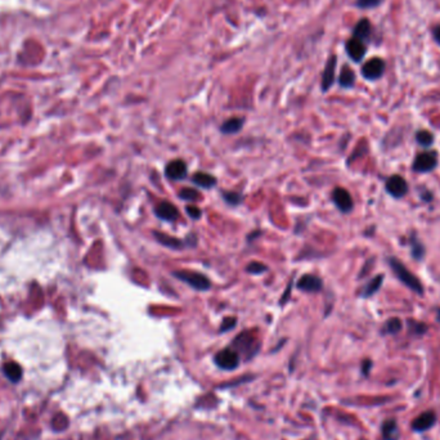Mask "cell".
<instances>
[{
  "instance_id": "obj_6",
  "label": "cell",
  "mask_w": 440,
  "mask_h": 440,
  "mask_svg": "<svg viewBox=\"0 0 440 440\" xmlns=\"http://www.w3.org/2000/svg\"><path fill=\"white\" fill-rule=\"evenodd\" d=\"M386 191L393 197L402 198L408 193V184L403 176L393 175L386 180Z\"/></svg>"
},
{
  "instance_id": "obj_17",
  "label": "cell",
  "mask_w": 440,
  "mask_h": 440,
  "mask_svg": "<svg viewBox=\"0 0 440 440\" xmlns=\"http://www.w3.org/2000/svg\"><path fill=\"white\" fill-rule=\"evenodd\" d=\"M383 281H384L383 274L376 275L373 279H371V281H369L368 284H367L366 286L363 287V290H362V292H361V296L362 297H371L372 295H374L377 291H379L380 287H381V285H383Z\"/></svg>"
},
{
  "instance_id": "obj_10",
  "label": "cell",
  "mask_w": 440,
  "mask_h": 440,
  "mask_svg": "<svg viewBox=\"0 0 440 440\" xmlns=\"http://www.w3.org/2000/svg\"><path fill=\"white\" fill-rule=\"evenodd\" d=\"M297 289L305 292H319L323 289V282L317 275L305 274L297 282Z\"/></svg>"
},
{
  "instance_id": "obj_30",
  "label": "cell",
  "mask_w": 440,
  "mask_h": 440,
  "mask_svg": "<svg viewBox=\"0 0 440 440\" xmlns=\"http://www.w3.org/2000/svg\"><path fill=\"white\" fill-rule=\"evenodd\" d=\"M185 210H187V214L190 215V216L192 217V219H195V220L200 219V217L202 216V211L200 209H198V207H196V206H187V207H185Z\"/></svg>"
},
{
  "instance_id": "obj_22",
  "label": "cell",
  "mask_w": 440,
  "mask_h": 440,
  "mask_svg": "<svg viewBox=\"0 0 440 440\" xmlns=\"http://www.w3.org/2000/svg\"><path fill=\"white\" fill-rule=\"evenodd\" d=\"M4 373H6V376L8 377L11 381H13V383H17V381L21 379L22 371H21V368H19L18 364L13 363V362H9V363H7L6 366H4Z\"/></svg>"
},
{
  "instance_id": "obj_9",
  "label": "cell",
  "mask_w": 440,
  "mask_h": 440,
  "mask_svg": "<svg viewBox=\"0 0 440 440\" xmlns=\"http://www.w3.org/2000/svg\"><path fill=\"white\" fill-rule=\"evenodd\" d=\"M366 44H364V42L359 40V39L352 38L349 42L347 43V53L354 62H361L364 55H366Z\"/></svg>"
},
{
  "instance_id": "obj_15",
  "label": "cell",
  "mask_w": 440,
  "mask_h": 440,
  "mask_svg": "<svg viewBox=\"0 0 440 440\" xmlns=\"http://www.w3.org/2000/svg\"><path fill=\"white\" fill-rule=\"evenodd\" d=\"M154 238L157 239V242L161 243V245L166 246L169 248H173V250H180L184 246V242L182 239L175 238V237L168 236L165 233H160V232H153Z\"/></svg>"
},
{
  "instance_id": "obj_11",
  "label": "cell",
  "mask_w": 440,
  "mask_h": 440,
  "mask_svg": "<svg viewBox=\"0 0 440 440\" xmlns=\"http://www.w3.org/2000/svg\"><path fill=\"white\" fill-rule=\"evenodd\" d=\"M154 214L160 217V219L166 220V222H174L179 217V211L171 202L163 201L160 202L156 207H154Z\"/></svg>"
},
{
  "instance_id": "obj_5",
  "label": "cell",
  "mask_w": 440,
  "mask_h": 440,
  "mask_svg": "<svg viewBox=\"0 0 440 440\" xmlns=\"http://www.w3.org/2000/svg\"><path fill=\"white\" fill-rule=\"evenodd\" d=\"M215 363L223 369H233L238 366L239 357L233 349H224L215 355Z\"/></svg>"
},
{
  "instance_id": "obj_28",
  "label": "cell",
  "mask_w": 440,
  "mask_h": 440,
  "mask_svg": "<svg viewBox=\"0 0 440 440\" xmlns=\"http://www.w3.org/2000/svg\"><path fill=\"white\" fill-rule=\"evenodd\" d=\"M246 270H247L248 273H251V274H262V273H264L265 270H267V267H265L264 264H262V263L253 262L246 267Z\"/></svg>"
},
{
  "instance_id": "obj_14",
  "label": "cell",
  "mask_w": 440,
  "mask_h": 440,
  "mask_svg": "<svg viewBox=\"0 0 440 440\" xmlns=\"http://www.w3.org/2000/svg\"><path fill=\"white\" fill-rule=\"evenodd\" d=\"M255 345V336L251 332H243L237 336L233 341V348L241 352H250Z\"/></svg>"
},
{
  "instance_id": "obj_19",
  "label": "cell",
  "mask_w": 440,
  "mask_h": 440,
  "mask_svg": "<svg viewBox=\"0 0 440 440\" xmlns=\"http://www.w3.org/2000/svg\"><path fill=\"white\" fill-rule=\"evenodd\" d=\"M192 180L197 185H200L201 188H206V190L216 185V179L207 173H196L195 175H193Z\"/></svg>"
},
{
  "instance_id": "obj_23",
  "label": "cell",
  "mask_w": 440,
  "mask_h": 440,
  "mask_svg": "<svg viewBox=\"0 0 440 440\" xmlns=\"http://www.w3.org/2000/svg\"><path fill=\"white\" fill-rule=\"evenodd\" d=\"M411 250H412V256L416 260H422L425 256V247L421 243V241H418L416 236L413 234L412 241H411Z\"/></svg>"
},
{
  "instance_id": "obj_7",
  "label": "cell",
  "mask_w": 440,
  "mask_h": 440,
  "mask_svg": "<svg viewBox=\"0 0 440 440\" xmlns=\"http://www.w3.org/2000/svg\"><path fill=\"white\" fill-rule=\"evenodd\" d=\"M332 198L337 209L341 212H350L353 210V198L345 188H336L332 193Z\"/></svg>"
},
{
  "instance_id": "obj_8",
  "label": "cell",
  "mask_w": 440,
  "mask_h": 440,
  "mask_svg": "<svg viewBox=\"0 0 440 440\" xmlns=\"http://www.w3.org/2000/svg\"><path fill=\"white\" fill-rule=\"evenodd\" d=\"M165 175L171 180H182L187 176V165L182 160H174L166 165Z\"/></svg>"
},
{
  "instance_id": "obj_32",
  "label": "cell",
  "mask_w": 440,
  "mask_h": 440,
  "mask_svg": "<svg viewBox=\"0 0 440 440\" xmlns=\"http://www.w3.org/2000/svg\"><path fill=\"white\" fill-rule=\"evenodd\" d=\"M432 35H434L435 42L440 45V26H435L434 30H432Z\"/></svg>"
},
{
  "instance_id": "obj_25",
  "label": "cell",
  "mask_w": 440,
  "mask_h": 440,
  "mask_svg": "<svg viewBox=\"0 0 440 440\" xmlns=\"http://www.w3.org/2000/svg\"><path fill=\"white\" fill-rule=\"evenodd\" d=\"M179 197L182 198L183 201H197L198 198L201 197V195H200V192L196 190H193V188H183L180 192H179Z\"/></svg>"
},
{
  "instance_id": "obj_13",
  "label": "cell",
  "mask_w": 440,
  "mask_h": 440,
  "mask_svg": "<svg viewBox=\"0 0 440 440\" xmlns=\"http://www.w3.org/2000/svg\"><path fill=\"white\" fill-rule=\"evenodd\" d=\"M335 70H336V57L332 55L327 61L322 76V90L327 91L332 86L333 80H335Z\"/></svg>"
},
{
  "instance_id": "obj_31",
  "label": "cell",
  "mask_w": 440,
  "mask_h": 440,
  "mask_svg": "<svg viewBox=\"0 0 440 440\" xmlns=\"http://www.w3.org/2000/svg\"><path fill=\"white\" fill-rule=\"evenodd\" d=\"M236 318H226L223 322V326H222V328H220V331L222 332H226V331L231 330V328H233L234 326H236Z\"/></svg>"
},
{
  "instance_id": "obj_1",
  "label": "cell",
  "mask_w": 440,
  "mask_h": 440,
  "mask_svg": "<svg viewBox=\"0 0 440 440\" xmlns=\"http://www.w3.org/2000/svg\"><path fill=\"white\" fill-rule=\"evenodd\" d=\"M388 263L391 269H393L394 274L396 275V278H398L399 281L402 282L404 286H407L408 289H411L418 295L424 294V287H422L420 279H418L415 274H412V273L404 267V264H403L402 262H399L398 259L395 258H389Z\"/></svg>"
},
{
  "instance_id": "obj_21",
  "label": "cell",
  "mask_w": 440,
  "mask_h": 440,
  "mask_svg": "<svg viewBox=\"0 0 440 440\" xmlns=\"http://www.w3.org/2000/svg\"><path fill=\"white\" fill-rule=\"evenodd\" d=\"M383 435L386 440H396L398 439V426L394 420H388L383 425Z\"/></svg>"
},
{
  "instance_id": "obj_3",
  "label": "cell",
  "mask_w": 440,
  "mask_h": 440,
  "mask_svg": "<svg viewBox=\"0 0 440 440\" xmlns=\"http://www.w3.org/2000/svg\"><path fill=\"white\" fill-rule=\"evenodd\" d=\"M437 165V159L435 152H424L416 157L413 163V170L416 173H430Z\"/></svg>"
},
{
  "instance_id": "obj_4",
  "label": "cell",
  "mask_w": 440,
  "mask_h": 440,
  "mask_svg": "<svg viewBox=\"0 0 440 440\" xmlns=\"http://www.w3.org/2000/svg\"><path fill=\"white\" fill-rule=\"evenodd\" d=\"M384 71H385V62L381 58H372L371 61L364 64V66L362 67L363 77L371 81L380 79L384 75Z\"/></svg>"
},
{
  "instance_id": "obj_26",
  "label": "cell",
  "mask_w": 440,
  "mask_h": 440,
  "mask_svg": "<svg viewBox=\"0 0 440 440\" xmlns=\"http://www.w3.org/2000/svg\"><path fill=\"white\" fill-rule=\"evenodd\" d=\"M400 328H402V322H400V319L391 318V319H389L388 322L385 323V327H384V332H385V333H391V335H394V333L399 332V331H400Z\"/></svg>"
},
{
  "instance_id": "obj_16",
  "label": "cell",
  "mask_w": 440,
  "mask_h": 440,
  "mask_svg": "<svg viewBox=\"0 0 440 440\" xmlns=\"http://www.w3.org/2000/svg\"><path fill=\"white\" fill-rule=\"evenodd\" d=\"M371 35V23L367 18L361 19L359 22L355 25L354 31H353V38H357L362 42H367Z\"/></svg>"
},
{
  "instance_id": "obj_18",
  "label": "cell",
  "mask_w": 440,
  "mask_h": 440,
  "mask_svg": "<svg viewBox=\"0 0 440 440\" xmlns=\"http://www.w3.org/2000/svg\"><path fill=\"white\" fill-rule=\"evenodd\" d=\"M243 127V118L241 117H232L229 120H227L222 127L220 130L224 133V134H234V133H238L239 130L242 129Z\"/></svg>"
},
{
  "instance_id": "obj_2",
  "label": "cell",
  "mask_w": 440,
  "mask_h": 440,
  "mask_svg": "<svg viewBox=\"0 0 440 440\" xmlns=\"http://www.w3.org/2000/svg\"><path fill=\"white\" fill-rule=\"evenodd\" d=\"M173 274L197 291H207L211 287L209 278L201 273L193 272V270H175Z\"/></svg>"
},
{
  "instance_id": "obj_12",
  "label": "cell",
  "mask_w": 440,
  "mask_h": 440,
  "mask_svg": "<svg viewBox=\"0 0 440 440\" xmlns=\"http://www.w3.org/2000/svg\"><path fill=\"white\" fill-rule=\"evenodd\" d=\"M435 421H436L435 413L432 411H426L416 418L412 424V427L416 431H425V430L430 429L435 424Z\"/></svg>"
},
{
  "instance_id": "obj_20",
  "label": "cell",
  "mask_w": 440,
  "mask_h": 440,
  "mask_svg": "<svg viewBox=\"0 0 440 440\" xmlns=\"http://www.w3.org/2000/svg\"><path fill=\"white\" fill-rule=\"evenodd\" d=\"M338 83L342 88H352L355 83V74L353 72V70L350 67L345 66L342 69L340 77H338Z\"/></svg>"
},
{
  "instance_id": "obj_29",
  "label": "cell",
  "mask_w": 440,
  "mask_h": 440,
  "mask_svg": "<svg viewBox=\"0 0 440 440\" xmlns=\"http://www.w3.org/2000/svg\"><path fill=\"white\" fill-rule=\"evenodd\" d=\"M381 2L383 0H357V6L362 9H371L380 6Z\"/></svg>"
},
{
  "instance_id": "obj_24",
  "label": "cell",
  "mask_w": 440,
  "mask_h": 440,
  "mask_svg": "<svg viewBox=\"0 0 440 440\" xmlns=\"http://www.w3.org/2000/svg\"><path fill=\"white\" fill-rule=\"evenodd\" d=\"M416 139H417V142L421 144L422 147H430L434 143V135L430 132H427V130H420V132H417Z\"/></svg>"
},
{
  "instance_id": "obj_27",
  "label": "cell",
  "mask_w": 440,
  "mask_h": 440,
  "mask_svg": "<svg viewBox=\"0 0 440 440\" xmlns=\"http://www.w3.org/2000/svg\"><path fill=\"white\" fill-rule=\"evenodd\" d=\"M223 198L226 200L227 204L233 205V206L242 202V195L237 192H223Z\"/></svg>"
}]
</instances>
